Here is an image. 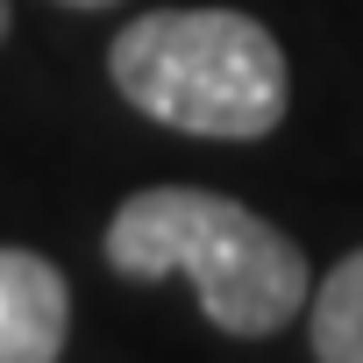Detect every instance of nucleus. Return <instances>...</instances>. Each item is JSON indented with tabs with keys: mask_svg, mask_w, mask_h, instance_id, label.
<instances>
[{
	"mask_svg": "<svg viewBox=\"0 0 363 363\" xmlns=\"http://www.w3.org/2000/svg\"><path fill=\"white\" fill-rule=\"evenodd\" d=\"M100 257H107L114 278H135V285L186 278L200 313L235 342L278 335L313 299L306 250L278 221H264L257 207H242L228 193H207V186H143V193H128L114 207L107 235H100Z\"/></svg>",
	"mask_w": 363,
	"mask_h": 363,
	"instance_id": "f257e3e1",
	"label": "nucleus"
},
{
	"mask_svg": "<svg viewBox=\"0 0 363 363\" xmlns=\"http://www.w3.org/2000/svg\"><path fill=\"white\" fill-rule=\"evenodd\" d=\"M114 93L207 143H264L285 121L292 72L278 36L242 8H150L107 43Z\"/></svg>",
	"mask_w": 363,
	"mask_h": 363,
	"instance_id": "f03ea898",
	"label": "nucleus"
},
{
	"mask_svg": "<svg viewBox=\"0 0 363 363\" xmlns=\"http://www.w3.org/2000/svg\"><path fill=\"white\" fill-rule=\"evenodd\" d=\"M8 22H15V8H8V0H0V43H8Z\"/></svg>",
	"mask_w": 363,
	"mask_h": 363,
	"instance_id": "423d86ee",
	"label": "nucleus"
},
{
	"mask_svg": "<svg viewBox=\"0 0 363 363\" xmlns=\"http://www.w3.org/2000/svg\"><path fill=\"white\" fill-rule=\"evenodd\" d=\"M313 313V356L320 363H363V250H349L306 299Z\"/></svg>",
	"mask_w": 363,
	"mask_h": 363,
	"instance_id": "20e7f679",
	"label": "nucleus"
},
{
	"mask_svg": "<svg viewBox=\"0 0 363 363\" xmlns=\"http://www.w3.org/2000/svg\"><path fill=\"white\" fill-rule=\"evenodd\" d=\"M57 8H114V0H57Z\"/></svg>",
	"mask_w": 363,
	"mask_h": 363,
	"instance_id": "39448f33",
	"label": "nucleus"
},
{
	"mask_svg": "<svg viewBox=\"0 0 363 363\" xmlns=\"http://www.w3.org/2000/svg\"><path fill=\"white\" fill-rule=\"evenodd\" d=\"M72 335V285L50 257L0 242V363H57Z\"/></svg>",
	"mask_w": 363,
	"mask_h": 363,
	"instance_id": "7ed1b4c3",
	"label": "nucleus"
}]
</instances>
